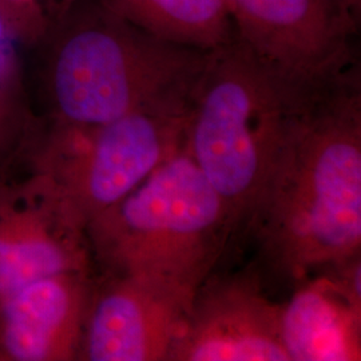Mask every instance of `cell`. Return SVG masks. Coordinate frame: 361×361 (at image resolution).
I'll return each mask as SVG.
<instances>
[{
    "instance_id": "6da1fadb",
    "label": "cell",
    "mask_w": 361,
    "mask_h": 361,
    "mask_svg": "<svg viewBox=\"0 0 361 361\" xmlns=\"http://www.w3.org/2000/svg\"><path fill=\"white\" fill-rule=\"evenodd\" d=\"M250 228L271 268L298 283L360 256L359 65L300 101Z\"/></svg>"
},
{
    "instance_id": "7a4b0ae2",
    "label": "cell",
    "mask_w": 361,
    "mask_h": 361,
    "mask_svg": "<svg viewBox=\"0 0 361 361\" xmlns=\"http://www.w3.org/2000/svg\"><path fill=\"white\" fill-rule=\"evenodd\" d=\"M43 44L52 121L71 125L190 106L213 52L157 38L98 0H78Z\"/></svg>"
},
{
    "instance_id": "3957f363",
    "label": "cell",
    "mask_w": 361,
    "mask_h": 361,
    "mask_svg": "<svg viewBox=\"0 0 361 361\" xmlns=\"http://www.w3.org/2000/svg\"><path fill=\"white\" fill-rule=\"evenodd\" d=\"M235 229L185 147L86 226L104 276H131L195 297Z\"/></svg>"
},
{
    "instance_id": "277c9868",
    "label": "cell",
    "mask_w": 361,
    "mask_h": 361,
    "mask_svg": "<svg viewBox=\"0 0 361 361\" xmlns=\"http://www.w3.org/2000/svg\"><path fill=\"white\" fill-rule=\"evenodd\" d=\"M301 95L233 39L212 52L193 97L185 150L228 207L250 228Z\"/></svg>"
},
{
    "instance_id": "5b68a950",
    "label": "cell",
    "mask_w": 361,
    "mask_h": 361,
    "mask_svg": "<svg viewBox=\"0 0 361 361\" xmlns=\"http://www.w3.org/2000/svg\"><path fill=\"white\" fill-rule=\"evenodd\" d=\"M190 106L140 111L97 125L52 121L35 147L31 169L47 177L86 231L90 221L183 149Z\"/></svg>"
},
{
    "instance_id": "8992f818",
    "label": "cell",
    "mask_w": 361,
    "mask_h": 361,
    "mask_svg": "<svg viewBox=\"0 0 361 361\" xmlns=\"http://www.w3.org/2000/svg\"><path fill=\"white\" fill-rule=\"evenodd\" d=\"M234 39L298 94L356 63L361 7L352 0H228Z\"/></svg>"
},
{
    "instance_id": "52a82bcc",
    "label": "cell",
    "mask_w": 361,
    "mask_h": 361,
    "mask_svg": "<svg viewBox=\"0 0 361 361\" xmlns=\"http://www.w3.org/2000/svg\"><path fill=\"white\" fill-rule=\"evenodd\" d=\"M85 228L43 174L0 180V301L34 280L91 271Z\"/></svg>"
},
{
    "instance_id": "ba28073f",
    "label": "cell",
    "mask_w": 361,
    "mask_h": 361,
    "mask_svg": "<svg viewBox=\"0 0 361 361\" xmlns=\"http://www.w3.org/2000/svg\"><path fill=\"white\" fill-rule=\"evenodd\" d=\"M194 297L131 276L94 283L78 360L168 361Z\"/></svg>"
},
{
    "instance_id": "9c48e42d",
    "label": "cell",
    "mask_w": 361,
    "mask_h": 361,
    "mask_svg": "<svg viewBox=\"0 0 361 361\" xmlns=\"http://www.w3.org/2000/svg\"><path fill=\"white\" fill-rule=\"evenodd\" d=\"M168 361H290L281 340V305L253 276L209 277Z\"/></svg>"
},
{
    "instance_id": "30bf717a",
    "label": "cell",
    "mask_w": 361,
    "mask_h": 361,
    "mask_svg": "<svg viewBox=\"0 0 361 361\" xmlns=\"http://www.w3.org/2000/svg\"><path fill=\"white\" fill-rule=\"evenodd\" d=\"M63 271L0 301V361L78 360L94 280Z\"/></svg>"
},
{
    "instance_id": "8fae6325",
    "label": "cell",
    "mask_w": 361,
    "mask_h": 361,
    "mask_svg": "<svg viewBox=\"0 0 361 361\" xmlns=\"http://www.w3.org/2000/svg\"><path fill=\"white\" fill-rule=\"evenodd\" d=\"M305 279L281 305V340L290 361L361 360V296L332 268Z\"/></svg>"
},
{
    "instance_id": "7c38bea8",
    "label": "cell",
    "mask_w": 361,
    "mask_h": 361,
    "mask_svg": "<svg viewBox=\"0 0 361 361\" xmlns=\"http://www.w3.org/2000/svg\"><path fill=\"white\" fill-rule=\"evenodd\" d=\"M157 38L204 51L234 39L228 0H98Z\"/></svg>"
},
{
    "instance_id": "4fadbf2b",
    "label": "cell",
    "mask_w": 361,
    "mask_h": 361,
    "mask_svg": "<svg viewBox=\"0 0 361 361\" xmlns=\"http://www.w3.org/2000/svg\"><path fill=\"white\" fill-rule=\"evenodd\" d=\"M22 47L0 13V165L19 147L28 126Z\"/></svg>"
},
{
    "instance_id": "5bb4252c",
    "label": "cell",
    "mask_w": 361,
    "mask_h": 361,
    "mask_svg": "<svg viewBox=\"0 0 361 361\" xmlns=\"http://www.w3.org/2000/svg\"><path fill=\"white\" fill-rule=\"evenodd\" d=\"M78 0H0V13L25 46H39L49 38Z\"/></svg>"
},
{
    "instance_id": "9a60e30c",
    "label": "cell",
    "mask_w": 361,
    "mask_h": 361,
    "mask_svg": "<svg viewBox=\"0 0 361 361\" xmlns=\"http://www.w3.org/2000/svg\"><path fill=\"white\" fill-rule=\"evenodd\" d=\"M356 6H359V7H361V0H352Z\"/></svg>"
}]
</instances>
